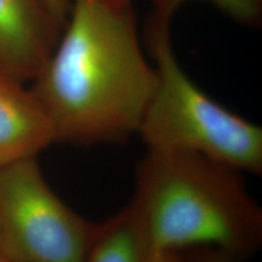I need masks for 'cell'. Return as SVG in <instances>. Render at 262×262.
Returning a JSON list of instances; mask_svg holds the SVG:
<instances>
[{
  "instance_id": "6da1fadb",
  "label": "cell",
  "mask_w": 262,
  "mask_h": 262,
  "mask_svg": "<svg viewBox=\"0 0 262 262\" xmlns=\"http://www.w3.org/2000/svg\"><path fill=\"white\" fill-rule=\"evenodd\" d=\"M157 75L133 3L72 0L56 47L29 88L56 142H120L137 134Z\"/></svg>"
},
{
  "instance_id": "3957f363",
  "label": "cell",
  "mask_w": 262,
  "mask_h": 262,
  "mask_svg": "<svg viewBox=\"0 0 262 262\" xmlns=\"http://www.w3.org/2000/svg\"><path fill=\"white\" fill-rule=\"evenodd\" d=\"M171 19L150 15L146 49L157 83L137 134L148 148L191 150L262 172V129L203 93L182 70L172 49Z\"/></svg>"
},
{
  "instance_id": "5bb4252c",
  "label": "cell",
  "mask_w": 262,
  "mask_h": 262,
  "mask_svg": "<svg viewBox=\"0 0 262 262\" xmlns=\"http://www.w3.org/2000/svg\"><path fill=\"white\" fill-rule=\"evenodd\" d=\"M4 262H10V261H4Z\"/></svg>"
},
{
  "instance_id": "277c9868",
  "label": "cell",
  "mask_w": 262,
  "mask_h": 262,
  "mask_svg": "<svg viewBox=\"0 0 262 262\" xmlns=\"http://www.w3.org/2000/svg\"><path fill=\"white\" fill-rule=\"evenodd\" d=\"M37 157L0 165V248L10 262H84L96 224L52 191Z\"/></svg>"
},
{
  "instance_id": "7a4b0ae2",
  "label": "cell",
  "mask_w": 262,
  "mask_h": 262,
  "mask_svg": "<svg viewBox=\"0 0 262 262\" xmlns=\"http://www.w3.org/2000/svg\"><path fill=\"white\" fill-rule=\"evenodd\" d=\"M239 170L191 150L148 148L137 166L135 204L150 254L214 247L235 261L257 250L262 209Z\"/></svg>"
},
{
  "instance_id": "5b68a950",
  "label": "cell",
  "mask_w": 262,
  "mask_h": 262,
  "mask_svg": "<svg viewBox=\"0 0 262 262\" xmlns=\"http://www.w3.org/2000/svg\"><path fill=\"white\" fill-rule=\"evenodd\" d=\"M62 29L44 0H0V77L32 83Z\"/></svg>"
},
{
  "instance_id": "52a82bcc",
  "label": "cell",
  "mask_w": 262,
  "mask_h": 262,
  "mask_svg": "<svg viewBox=\"0 0 262 262\" xmlns=\"http://www.w3.org/2000/svg\"><path fill=\"white\" fill-rule=\"evenodd\" d=\"M150 257L145 224L130 202L118 214L96 224L84 262H150Z\"/></svg>"
},
{
  "instance_id": "30bf717a",
  "label": "cell",
  "mask_w": 262,
  "mask_h": 262,
  "mask_svg": "<svg viewBox=\"0 0 262 262\" xmlns=\"http://www.w3.org/2000/svg\"><path fill=\"white\" fill-rule=\"evenodd\" d=\"M44 2L48 5V8L50 9L52 15L64 27L68 15H70L71 11L72 0H44Z\"/></svg>"
},
{
  "instance_id": "ba28073f",
  "label": "cell",
  "mask_w": 262,
  "mask_h": 262,
  "mask_svg": "<svg viewBox=\"0 0 262 262\" xmlns=\"http://www.w3.org/2000/svg\"><path fill=\"white\" fill-rule=\"evenodd\" d=\"M189 0H150L153 5L152 16L172 19V16L182 4ZM220 11L238 24L256 26L262 18V0H208Z\"/></svg>"
},
{
  "instance_id": "8992f818",
  "label": "cell",
  "mask_w": 262,
  "mask_h": 262,
  "mask_svg": "<svg viewBox=\"0 0 262 262\" xmlns=\"http://www.w3.org/2000/svg\"><path fill=\"white\" fill-rule=\"evenodd\" d=\"M54 142V127L31 89L0 77V165L37 157Z\"/></svg>"
},
{
  "instance_id": "9c48e42d",
  "label": "cell",
  "mask_w": 262,
  "mask_h": 262,
  "mask_svg": "<svg viewBox=\"0 0 262 262\" xmlns=\"http://www.w3.org/2000/svg\"><path fill=\"white\" fill-rule=\"evenodd\" d=\"M179 262H237L231 255L214 247H192L179 251Z\"/></svg>"
},
{
  "instance_id": "4fadbf2b",
  "label": "cell",
  "mask_w": 262,
  "mask_h": 262,
  "mask_svg": "<svg viewBox=\"0 0 262 262\" xmlns=\"http://www.w3.org/2000/svg\"><path fill=\"white\" fill-rule=\"evenodd\" d=\"M0 262H4V258H3V254H2V248H0Z\"/></svg>"
},
{
  "instance_id": "7c38bea8",
  "label": "cell",
  "mask_w": 262,
  "mask_h": 262,
  "mask_svg": "<svg viewBox=\"0 0 262 262\" xmlns=\"http://www.w3.org/2000/svg\"><path fill=\"white\" fill-rule=\"evenodd\" d=\"M114 2H120V3H133L134 0H114Z\"/></svg>"
},
{
  "instance_id": "8fae6325",
  "label": "cell",
  "mask_w": 262,
  "mask_h": 262,
  "mask_svg": "<svg viewBox=\"0 0 262 262\" xmlns=\"http://www.w3.org/2000/svg\"><path fill=\"white\" fill-rule=\"evenodd\" d=\"M150 262H179V251H166L153 255Z\"/></svg>"
}]
</instances>
